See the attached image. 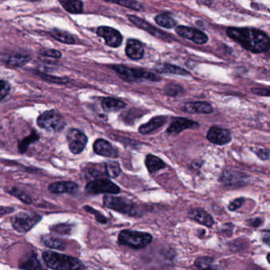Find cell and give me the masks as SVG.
<instances>
[{
    "label": "cell",
    "instance_id": "obj_8",
    "mask_svg": "<svg viewBox=\"0 0 270 270\" xmlns=\"http://www.w3.org/2000/svg\"><path fill=\"white\" fill-rule=\"evenodd\" d=\"M86 192L88 194L98 195L101 193L106 194H117L120 192V187L117 186L113 181L108 179H99L90 181L86 185Z\"/></svg>",
    "mask_w": 270,
    "mask_h": 270
},
{
    "label": "cell",
    "instance_id": "obj_31",
    "mask_svg": "<svg viewBox=\"0 0 270 270\" xmlns=\"http://www.w3.org/2000/svg\"><path fill=\"white\" fill-rule=\"evenodd\" d=\"M39 140L40 136L38 135L36 131L32 132L30 136L26 137L23 141L19 143V145H18L19 152H20L21 154L26 153V152L28 151V148L29 147H30V145H32V144H34V143L37 142Z\"/></svg>",
    "mask_w": 270,
    "mask_h": 270
},
{
    "label": "cell",
    "instance_id": "obj_44",
    "mask_svg": "<svg viewBox=\"0 0 270 270\" xmlns=\"http://www.w3.org/2000/svg\"><path fill=\"white\" fill-rule=\"evenodd\" d=\"M251 91L254 95H260V96H269V90L268 88H253Z\"/></svg>",
    "mask_w": 270,
    "mask_h": 270
},
{
    "label": "cell",
    "instance_id": "obj_22",
    "mask_svg": "<svg viewBox=\"0 0 270 270\" xmlns=\"http://www.w3.org/2000/svg\"><path fill=\"white\" fill-rule=\"evenodd\" d=\"M31 60L30 55L27 54L14 53L8 55L5 58V63L12 68L23 67Z\"/></svg>",
    "mask_w": 270,
    "mask_h": 270
},
{
    "label": "cell",
    "instance_id": "obj_45",
    "mask_svg": "<svg viewBox=\"0 0 270 270\" xmlns=\"http://www.w3.org/2000/svg\"><path fill=\"white\" fill-rule=\"evenodd\" d=\"M270 240V234L269 231H264V233L262 234V241L266 245H269Z\"/></svg>",
    "mask_w": 270,
    "mask_h": 270
},
{
    "label": "cell",
    "instance_id": "obj_16",
    "mask_svg": "<svg viewBox=\"0 0 270 270\" xmlns=\"http://www.w3.org/2000/svg\"><path fill=\"white\" fill-rule=\"evenodd\" d=\"M125 52L130 59L137 60L144 57L145 48L141 41L137 39H129L126 44Z\"/></svg>",
    "mask_w": 270,
    "mask_h": 270
},
{
    "label": "cell",
    "instance_id": "obj_37",
    "mask_svg": "<svg viewBox=\"0 0 270 270\" xmlns=\"http://www.w3.org/2000/svg\"><path fill=\"white\" fill-rule=\"evenodd\" d=\"M164 92L166 95H169V96H178V95H181V93L183 92V88L180 87L179 85H177V84H170L165 87Z\"/></svg>",
    "mask_w": 270,
    "mask_h": 270
},
{
    "label": "cell",
    "instance_id": "obj_14",
    "mask_svg": "<svg viewBox=\"0 0 270 270\" xmlns=\"http://www.w3.org/2000/svg\"><path fill=\"white\" fill-rule=\"evenodd\" d=\"M199 127V124L183 117H177L173 120V122L167 128L169 134H179L181 131L189 128H196Z\"/></svg>",
    "mask_w": 270,
    "mask_h": 270
},
{
    "label": "cell",
    "instance_id": "obj_39",
    "mask_svg": "<svg viewBox=\"0 0 270 270\" xmlns=\"http://www.w3.org/2000/svg\"><path fill=\"white\" fill-rule=\"evenodd\" d=\"M11 92V85L4 80H0V102L4 100Z\"/></svg>",
    "mask_w": 270,
    "mask_h": 270
},
{
    "label": "cell",
    "instance_id": "obj_21",
    "mask_svg": "<svg viewBox=\"0 0 270 270\" xmlns=\"http://www.w3.org/2000/svg\"><path fill=\"white\" fill-rule=\"evenodd\" d=\"M19 268L24 270H46L35 254H30L21 259Z\"/></svg>",
    "mask_w": 270,
    "mask_h": 270
},
{
    "label": "cell",
    "instance_id": "obj_15",
    "mask_svg": "<svg viewBox=\"0 0 270 270\" xmlns=\"http://www.w3.org/2000/svg\"><path fill=\"white\" fill-rule=\"evenodd\" d=\"M78 189V185L73 181H56L48 185V191L54 194L76 193Z\"/></svg>",
    "mask_w": 270,
    "mask_h": 270
},
{
    "label": "cell",
    "instance_id": "obj_9",
    "mask_svg": "<svg viewBox=\"0 0 270 270\" xmlns=\"http://www.w3.org/2000/svg\"><path fill=\"white\" fill-rule=\"evenodd\" d=\"M66 137L72 153L79 155L85 149L88 139L83 131L77 128H71L68 131Z\"/></svg>",
    "mask_w": 270,
    "mask_h": 270
},
{
    "label": "cell",
    "instance_id": "obj_35",
    "mask_svg": "<svg viewBox=\"0 0 270 270\" xmlns=\"http://www.w3.org/2000/svg\"><path fill=\"white\" fill-rule=\"evenodd\" d=\"M51 231L60 235H71L74 231V225L70 224H59L52 226Z\"/></svg>",
    "mask_w": 270,
    "mask_h": 270
},
{
    "label": "cell",
    "instance_id": "obj_47",
    "mask_svg": "<svg viewBox=\"0 0 270 270\" xmlns=\"http://www.w3.org/2000/svg\"><path fill=\"white\" fill-rule=\"evenodd\" d=\"M262 222V220L260 218L252 219L250 220V226L253 227H258Z\"/></svg>",
    "mask_w": 270,
    "mask_h": 270
},
{
    "label": "cell",
    "instance_id": "obj_13",
    "mask_svg": "<svg viewBox=\"0 0 270 270\" xmlns=\"http://www.w3.org/2000/svg\"><path fill=\"white\" fill-rule=\"evenodd\" d=\"M93 149H94V152L98 156L113 158V159L118 157V152L112 146L110 143L108 142L106 140H97L94 143Z\"/></svg>",
    "mask_w": 270,
    "mask_h": 270
},
{
    "label": "cell",
    "instance_id": "obj_40",
    "mask_svg": "<svg viewBox=\"0 0 270 270\" xmlns=\"http://www.w3.org/2000/svg\"><path fill=\"white\" fill-rule=\"evenodd\" d=\"M113 4H119L121 6L125 7V8H130L131 10L135 11H141L143 10V6L140 3L136 2V1H117V2H111Z\"/></svg>",
    "mask_w": 270,
    "mask_h": 270
},
{
    "label": "cell",
    "instance_id": "obj_48",
    "mask_svg": "<svg viewBox=\"0 0 270 270\" xmlns=\"http://www.w3.org/2000/svg\"><path fill=\"white\" fill-rule=\"evenodd\" d=\"M248 270H260V269H257V268H249V269Z\"/></svg>",
    "mask_w": 270,
    "mask_h": 270
},
{
    "label": "cell",
    "instance_id": "obj_33",
    "mask_svg": "<svg viewBox=\"0 0 270 270\" xmlns=\"http://www.w3.org/2000/svg\"><path fill=\"white\" fill-rule=\"evenodd\" d=\"M105 171L109 178H115L120 175L121 170L118 163L109 161L105 163Z\"/></svg>",
    "mask_w": 270,
    "mask_h": 270
},
{
    "label": "cell",
    "instance_id": "obj_24",
    "mask_svg": "<svg viewBox=\"0 0 270 270\" xmlns=\"http://www.w3.org/2000/svg\"><path fill=\"white\" fill-rule=\"evenodd\" d=\"M102 106L104 111L110 113V112H117L120 109H124L126 106V104L117 98H106L102 100Z\"/></svg>",
    "mask_w": 270,
    "mask_h": 270
},
{
    "label": "cell",
    "instance_id": "obj_28",
    "mask_svg": "<svg viewBox=\"0 0 270 270\" xmlns=\"http://www.w3.org/2000/svg\"><path fill=\"white\" fill-rule=\"evenodd\" d=\"M145 164H146L148 171L151 174H154L158 170H161V169H163L166 167V164L161 159H159V157H156V156H152V155H148L147 156Z\"/></svg>",
    "mask_w": 270,
    "mask_h": 270
},
{
    "label": "cell",
    "instance_id": "obj_12",
    "mask_svg": "<svg viewBox=\"0 0 270 270\" xmlns=\"http://www.w3.org/2000/svg\"><path fill=\"white\" fill-rule=\"evenodd\" d=\"M206 137L209 142L220 146L228 145L232 140L229 130L220 128L218 126H213L209 128Z\"/></svg>",
    "mask_w": 270,
    "mask_h": 270
},
{
    "label": "cell",
    "instance_id": "obj_41",
    "mask_svg": "<svg viewBox=\"0 0 270 270\" xmlns=\"http://www.w3.org/2000/svg\"><path fill=\"white\" fill-rule=\"evenodd\" d=\"M42 56L45 57L52 58V59H59L62 57V53L56 49H48L42 52Z\"/></svg>",
    "mask_w": 270,
    "mask_h": 270
},
{
    "label": "cell",
    "instance_id": "obj_3",
    "mask_svg": "<svg viewBox=\"0 0 270 270\" xmlns=\"http://www.w3.org/2000/svg\"><path fill=\"white\" fill-rule=\"evenodd\" d=\"M118 242L123 246L139 250L150 244L152 242V235L142 231L124 230L119 234Z\"/></svg>",
    "mask_w": 270,
    "mask_h": 270
},
{
    "label": "cell",
    "instance_id": "obj_2",
    "mask_svg": "<svg viewBox=\"0 0 270 270\" xmlns=\"http://www.w3.org/2000/svg\"><path fill=\"white\" fill-rule=\"evenodd\" d=\"M47 266L53 270H84V263L76 257L53 251H45L42 254Z\"/></svg>",
    "mask_w": 270,
    "mask_h": 270
},
{
    "label": "cell",
    "instance_id": "obj_42",
    "mask_svg": "<svg viewBox=\"0 0 270 270\" xmlns=\"http://www.w3.org/2000/svg\"><path fill=\"white\" fill-rule=\"evenodd\" d=\"M245 199L244 198H238V199H235L233 201H231L230 203L229 206H228V209H229L230 211H235L237 209L240 208L242 206V204L244 203Z\"/></svg>",
    "mask_w": 270,
    "mask_h": 270
},
{
    "label": "cell",
    "instance_id": "obj_20",
    "mask_svg": "<svg viewBox=\"0 0 270 270\" xmlns=\"http://www.w3.org/2000/svg\"><path fill=\"white\" fill-rule=\"evenodd\" d=\"M184 110L189 113H206L209 114L213 112V106L208 102H187L184 106Z\"/></svg>",
    "mask_w": 270,
    "mask_h": 270
},
{
    "label": "cell",
    "instance_id": "obj_29",
    "mask_svg": "<svg viewBox=\"0 0 270 270\" xmlns=\"http://www.w3.org/2000/svg\"><path fill=\"white\" fill-rule=\"evenodd\" d=\"M41 241L47 247L50 248V249L59 250H64L66 249V246L63 241L51 235H44L41 238Z\"/></svg>",
    "mask_w": 270,
    "mask_h": 270
},
{
    "label": "cell",
    "instance_id": "obj_46",
    "mask_svg": "<svg viewBox=\"0 0 270 270\" xmlns=\"http://www.w3.org/2000/svg\"><path fill=\"white\" fill-rule=\"evenodd\" d=\"M13 210L14 209L12 208L0 207V216L12 213V212H13Z\"/></svg>",
    "mask_w": 270,
    "mask_h": 270
},
{
    "label": "cell",
    "instance_id": "obj_7",
    "mask_svg": "<svg viewBox=\"0 0 270 270\" xmlns=\"http://www.w3.org/2000/svg\"><path fill=\"white\" fill-rule=\"evenodd\" d=\"M41 220L40 215L34 213H20L12 218L13 228L21 233H26Z\"/></svg>",
    "mask_w": 270,
    "mask_h": 270
},
{
    "label": "cell",
    "instance_id": "obj_5",
    "mask_svg": "<svg viewBox=\"0 0 270 270\" xmlns=\"http://www.w3.org/2000/svg\"><path fill=\"white\" fill-rule=\"evenodd\" d=\"M103 205L108 209L128 215L129 217H135L139 216V209L135 204L124 197L106 195L103 197Z\"/></svg>",
    "mask_w": 270,
    "mask_h": 270
},
{
    "label": "cell",
    "instance_id": "obj_30",
    "mask_svg": "<svg viewBox=\"0 0 270 270\" xmlns=\"http://www.w3.org/2000/svg\"><path fill=\"white\" fill-rule=\"evenodd\" d=\"M195 265L201 270H218L214 258L211 257H200L196 259Z\"/></svg>",
    "mask_w": 270,
    "mask_h": 270
},
{
    "label": "cell",
    "instance_id": "obj_27",
    "mask_svg": "<svg viewBox=\"0 0 270 270\" xmlns=\"http://www.w3.org/2000/svg\"><path fill=\"white\" fill-rule=\"evenodd\" d=\"M63 9L70 14H81L84 12V4L78 0H63L59 1Z\"/></svg>",
    "mask_w": 270,
    "mask_h": 270
},
{
    "label": "cell",
    "instance_id": "obj_18",
    "mask_svg": "<svg viewBox=\"0 0 270 270\" xmlns=\"http://www.w3.org/2000/svg\"><path fill=\"white\" fill-rule=\"evenodd\" d=\"M188 216L191 220H194L202 225L206 226L208 228H211L212 226L214 224L213 217L204 209H199V208L189 210Z\"/></svg>",
    "mask_w": 270,
    "mask_h": 270
},
{
    "label": "cell",
    "instance_id": "obj_34",
    "mask_svg": "<svg viewBox=\"0 0 270 270\" xmlns=\"http://www.w3.org/2000/svg\"><path fill=\"white\" fill-rule=\"evenodd\" d=\"M156 23L159 26H163L164 28L172 29L175 27L177 23L173 18L168 15H159L156 17Z\"/></svg>",
    "mask_w": 270,
    "mask_h": 270
},
{
    "label": "cell",
    "instance_id": "obj_23",
    "mask_svg": "<svg viewBox=\"0 0 270 270\" xmlns=\"http://www.w3.org/2000/svg\"><path fill=\"white\" fill-rule=\"evenodd\" d=\"M156 71L159 73H165V74L178 75V76H189V73L184 69L170 64V63H161L157 65Z\"/></svg>",
    "mask_w": 270,
    "mask_h": 270
},
{
    "label": "cell",
    "instance_id": "obj_11",
    "mask_svg": "<svg viewBox=\"0 0 270 270\" xmlns=\"http://www.w3.org/2000/svg\"><path fill=\"white\" fill-rule=\"evenodd\" d=\"M176 33L180 37L189 40L198 45H204L208 41V36L205 33L196 29L179 26L176 27Z\"/></svg>",
    "mask_w": 270,
    "mask_h": 270
},
{
    "label": "cell",
    "instance_id": "obj_1",
    "mask_svg": "<svg viewBox=\"0 0 270 270\" xmlns=\"http://www.w3.org/2000/svg\"><path fill=\"white\" fill-rule=\"evenodd\" d=\"M227 34L231 39L240 44L242 48L253 53H261L268 51L269 48L268 36L261 30L230 27Z\"/></svg>",
    "mask_w": 270,
    "mask_h": 270
},
{
    "label": "cell",
    "instance_id": "obj_32",
    "mask_svg": "<svg viewBox=\"0 0 270 270\" xmlns=\"http://www.w3.org/2000/svg\"><path fill=\"white\" fill-rule=\"evenodd\" d=\"M35 74L44 81L52 83V84L63 85V84H67L69 83V79L66 78V77H57V76H51V75L41 73V72H36Z\"/></svg>",
    "mask_w": 270,
    "mask_h": 270
},
{
    "label": "cell",
    "instance_id": "obj_26",
    "mask_svg": "<svg viewBox=\"0 0 270 270\" xmlns=\"http://www.w3.org/2000/svg\"><path fill=\"white\" fill-rule=\"evenodd\" d=\"M51 37L59 42L64 43L68 45H74L76 41L73 35L69 34V32L63 31V30H59V29H53L52 31L49 32Z\"/></svg>",
    "mask_w": 270,
    "mask_h": 270
},
{
    "label": "cell",
    "instance_id": "obj_17",
    "mask_svg": "<svg viewBox=\"0 0 270 270\" xmlns=\"http://www.w3.org/2000/svg\"><path fill=\"white\" fill-rule=\"evenodd\" d=\"M128 19L131 21V23L134 25L139 27V28L142 29V30H145V31L148 32L149 34L152 35L156 36V37H160L161 39H165L168 37V35L167 34H164L163 32L158 30V29L155 28L152 25L149 24L146 21L143 20V19H140V18L134 16V15H129Z\"/></svg>",
    "mask_w": 270,
    "mask_h": 270
},
{
    "label": "cell",
    "instance_id": "obj_10",
    "mask_svg": "<svg viewBox=\"0 0 270 270\" xmlns=\"http://www.w3.org/2000/svg\"><path fill=\"white\" fill-rule=\"evenodd\" d=\"M97 34L104 38L106 45L112 48H117L121 45L123 41L122 35L120 32L109 26L98 27L97 29Z\"/></svg>",
    "mask_w": 270,
    "mask_h": 270
},
{
    "label": "cell",
    "instance_id": "obj_4",
    "mask_svg": "<svg viewBox=\"0 0 270 270\" xmlns=\"http://www.w3.org/2000/svg\"><path fill=\"white\" fill-rule=\"evenodd\" d=\"M111 69L117 73L120 78L126 82H156L161 80L160 77L149 73L147 71L141 69H130V68L122 66V65H114Z\"/></svg>",
    "mask_w": 270,
    "mask_h": 270
},
{
    "label": "cell",
    "instance_id": "obj_6",
    "mask_svg": "<svg viewBox=\"0 0 270 270\" xmlns=\"http://www.w3.org/2000/svg\"><path fill=\"white\" fill-rule=\"evenodd\" d=\"M37 124L42 129L50 132H59L66 126V121L59 112L48 110L37 117Z\"/></svg>",
    "mask_w": 270,
    "mask_h": 270
},
{
    "label": "cell",
    "instance_id": "obj_38",
    "mask_svg": "<svg viewBox=\"0 0 270 270\" xmlns=\"http://www.w3.org/2000/svg\"><path fill=\"white\" fill-rule=\"evenodd\" d=\"M84 209H85L87 213H91V214L94 215L98 223H100V224H106V223H107V219H106V217H105V216H103L102 213H100V212L97 211V210H95V209H93L91 206H85Z\"/></svg>",
    "mask_w": 270,
    "mask_h": 270
},
{
    "label": "cell",
    "instance_id": "obj_36",
    "mask_svg": "<svg viewBox=\"0 0 270 270\" xmlns=\"http://www.w3.org/2000/svg\"><path fill=\"white\" fill-rule=\"evenodd\" d=\"M9 193L12 196L17 197L18 199L23 202L25 204H31L32 198L30 196H29L27 193L21 190V189H18V188H12L11 190L9 191Z\"/></svg>",
    "mask_w": 270,
    "mask_h": 270
},
{
    "label": "cell",
    "instance_id": "obj_43",
    "mask_svg": "<svg viewBox=\"0 0 270 270\" xmlns=\"http://www.w3.org/2000/svg\"><path fill=\"white\" fill-rule=\"evenodd\" d=\"M255 154L261 160H267L269 157V151H268V149H265V148H264V149H257L255 152Z\"/></svg>",
    "mask_w": 270,
    "mask_h": 270
},
{
    "label": "cell",
    "instance_id": "obj_25",
    "mask_svg": "<svg viewBox=\"0 0 270 270\" xmlns=\"http://www.w3.org/2000/svg\"><path fill=\"white\" fill-rule=\"evenodd\" d=\"M221 181L226 185H229V186H232V185L240 186V185H244V177L239 173L227 171L223 175Z\"/></svg>",
    "mask_w": 270,
    "mask_h": 270
},
{
    "label": "cell",
    "instance_id": "obj_19",
    "mask_svg": "<svg viewBox=\"0 0 270 270\" xmlns=\"http://www.w3.org/2000/svg\"><path fill=\"white\" fill-rule=\"evenodd\" d=\"M168 117L166 116H159L153 117L150 121H148L145 124H143L140 127L139 131L143 135L152 133V131H156L158 128L164 125L167 121Z\"/></svg>",
    "mask_w": 270,
    "mask_h": 270
}]
</instances>
